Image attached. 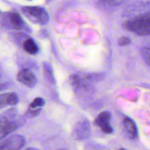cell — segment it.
I'll return each mask as SVG.
<instances>
[{
    "label": "cell",
    "instance_id": "1",
    "mask_svg": "<svg viewBox=\"0 0 150 150\" xmlns=\"http://www.w3.org/2000/svg\"><path fill=\"white\" fill-rule=\"evenodd\" d=\"M129 32L136 34L139 36L150 35V12L140 15L127 21L123 24Z\"/></svg>",
    "mask_w": 150,
    "mask_h": 150
},
{
    "label": "cell",
    "instance_id": "2",
    "mask_svg": "<svg viewBox=\"0 0 150 150\" xmlns=\"http://www.w3.org/2000/svg\"><path fill=\"white\" fill-rule=\"evenodd\" d=\"M23 14L33 23L45 25L49 21L48 13L43 7L38 6H25L21 8Z\"/></svg>",
    "mask_w": 150,
    "mask_h": 150
},
{
    "label": "cell",
    "instance_id": "3",
    "mask_svg": "<svg viewBox=\"0 0 150 150\" xmlns=\"http://www.w3.org/2000/svg\"><path fill=\"white\" fill-rule=\"evenodd\" d=\"M2 24L5 27L14 30H25L27 29L24 21L17 12H7L3 15Z\"/></svg>",
    "mask_w": 150,
    "mask_h": 150
},
{
    "label": "cell",
    "instance_id": "4",
    "mask_svg": "<svg viewBox=\"0 0 150 150\" xmlns=\"http://www.w3.org/2000/svg\"><path fill=\"white\" fill-rule=\"evenodd\" d=\"M25 138L21 135H13L0 141V150H20L24 146Z\"/></svg>",
    "mask_w": 150,
    "mask_h": 150
},
{
    "label": "cell",
    "instance_id": "5",
    "mask_svg": "<svg viewBox=\"0 0 150 150\" xmlns=\"http://www.w3.org/2000/svg\"><path fill=\"white\" fill-rule=\"evenodd\" d=\"M90 124L86 120H81L75 125L72 132V136L76 140H83L90 135Z\"/></svg>",
    "mask_w": 150,
    "mask_h": 150
},
{
    "label": "cell",
    "instance_id": "6",
    "mask_svg": "<svg viewBox=\"0 0 150 150\" xmlns=\"http://www.w3.org/2000/svg\"><path fill=\"white\" fill-rule=\"evenodd\" d=\"M17 80L29 88H33L36 86L38 82L35 75L29 69H23L20 70L17 74Z\"/></svg>",
    "mask_w": 150,
    "mask_h": 150
},
{
    "label": "cell",
    "instance_id": "7",
    "mask_svg": "<svg viewBox=\"0 0 150 150\" xmlns=\"http://www.w3.org/2000/svg\"><path fill=\"white\" fill-rule=\"evenodd\" d=\"M17 128V124L15 122L5 118L0 119V141L6 139Z\"/></svg>",
    "mask_w": 150,
    "mask_h": 150
},
{
    "label": "cell",
    "instance_id": "8",
    "mask_svg": "<svg viewBox=\"0 0 150 150\" xmlns=\"http://www.w3.org/2000/svg\"><path fill=\"white\" fill-rule=\"evenodd\" d=\"M123 125L127 136L130 139H135L138 137L139 131L137 126L132 119L126 117L123 120Z\"/></svg>",
    "mask_w": 150,
    "mask_h": 150
},
{
    "label": "cell",
    "instance_id": "9",
    "mask_svg": "<svg viewBox=\"0 0 150 150\" xmlns=\"http://www.w3.org/2000/svg\"><path fill=\"white\" fill-rule=\"evenodd\" d=\"M18 102V98L14 92L0 94V109L10 105H16Z\"/></svg>",
    "mask_w": 150,
    "mask_h": 150
},
{
    "label": "cell",
    "instance_id": "10",
    "mask_svg": "<svg viewBox=\"0 0 150 150\" xmlns=\"http://www.w3.org/2000/svg\"><path fill=\"white\" fill-rule=\"evenodd\" d=\"M111 115L108 111H103L100 113L97 117L95 120V125L100 128L105 127V126L109 125L110 121H111Z\"/></svg>",
    "mask_w": 150,
    "mask_h": 150
},
{
    "label": "cell",
    "instance_id": "11",
    "mask_svg": "<svg viewBox=\"0 0 150 150\" xmlns=\"http://www.w3.org/2000/svg\"><path fill=\"white\" fill-rule=\"evenodd\" d=\"M23 48L26 53L31 55L37 54L39 51L38 45L32 38H27L26 40H24L23 42Z\"/></svg>",
    "mask_w": 150,
    "mask_h": 150
},
{
    "label": "cell",
    "instance_id": "12",
    "mask_svg": "<svg viewBox=\"0 0 150 150\" xmlns=\"http://www.w3.org/2000/svg\"><path fill=\"white\" fill-rule=\"evenodd\" d=\"M45 103V102L44 100V99H42L41 98H37L30 103V105H29V109H41V108L43 107Z\"/></svg>",
    "mask_w": 150,
    "mask_h": 150
},
{
    "label": "cell",
    "instance_id": "13",
    "mask_svg": "<svg viewBox=\"0 0 150 150\" xmlns=\"http://www.w3.org/2000/svg\"><path fill=\"white\" fill-rule=\"evenodd\" d=\"M43 68L44 71H45V74L48 76V79H49L51 81H54V77H53V72H52V68H51V66L48 64V63L44 62L43 64Z\"/></svg>",
    "mask_w": 150,
    "mask_h": 150
},
{
    "label": "cell",
    "instance_id": "14",
    "mask_svg": "<svg viewBox=\"0 0 150 150\" xmlns=\"http://www.w3.org/2000/svg\"><path fill=\"white\" fill-rule=\"evenodd\" d=\"M142 54L146 62L150 66V45L144 48L142 51Z\"/></svg>",
    "mask_w": 150,
    "mask_h": 150
},
{
    "label": "cell",
    "instance_id": "15",
    "mask_svg": "<svg viewBox=\"0 0 150 150\" xmlns=\"http://www.w3.org/2000/svg\"><path fill=\"white\" fill-rule=\"evenodd\" d=\"M130 39L128 37H123V38H121L118 41L119 45H121V46H124V45H128L130 42Z\"/></svg>",
    "mask_w": 150,
    "mask_h": 150
},
{
    "label": "cell",
    "instance_id": "16",
    "mask_svg": "<svg viewBox=\"0 0 150 150\" xmlns=\"http://www.w3.org/2000/svg\"><path fill=\"white\" fill-rule=\"evenodd\" d=\"M40 111H41V109L33 110V109H29V110L27 111V114H28V115L32 116V117H35V116L38 115Z\"/></svg>",
    "mask_w": 150,
    "mask_h": 150
},
{
    "label": "cell",
    "instance_id": "17",
    "mask_svg": "<svg viewBox=\"0 0 150 150\" xmlns=\"http://www.w3.org/2000/svg\"><path fill=\"white\" fill-rule=\"evenodd\" d=\"M101 130H102L103 133H107V134H110V133H111L113 132V128L112 127L109 125H107V126H105V127H102V128H101Z\"/></svg>",
    "mask_w": 150,
    "mask_h": 150
},
{
    "label": "cell",
    "instance_id": "18",
    "mask_svg": "<svg viewBox=\"0 0 150 150\" xmlns=\"http://www.w3.org/2000/svg\"><path fill=\"white\" fill-rule=\"evenodd\" d=\"M25 150H38V149H35V148H33V147H31V148H28V149H26Z\"/></svg>",
    "mask_w": 150,
    "mask_h": 150
},
{
    "label": "cell",
    "instance_id": "19",
    "mask_svg": "<svg viewBox=\"0 0 150 150\" xmlns=\"http://www.w3.org/2000/svg\"><path fill=\"white\" fill-rule=\"evenodd\" d=\"M3 89H4V86L2 84H0V91L2 90Z\"/></svg>",
    "mask_w": 150,
    "mask_h": 150
},
{
    "label": "cell",
    "instance_id": "20",
    "mask_svg": "<svg viewBox=\"0 0 150 150\" xmlns=\"http://www.w3.org/2000/svg\"><path fill=\"white\" fill-rule=\"evenodd\" d=\"M119 150H126L125 149H123V148H122V149H120Z\"/></svg>",
    "mask_w": 150,
    "mask_h": 150
},
{
    "label": "cell",
    "instance_id": "21",
    "mask_svg": "<svg viewBox=\"0 0 150 150\" xmlns=\"http://www.w3.org/2000/svg\"><path fill=\"white\" fill-rule=\"evenodd\" d=\"M59 150H66L65 149H59Z\"/></svg>",
    "mask_w": 150,
    "mask_h": 150
}]
</instances>
